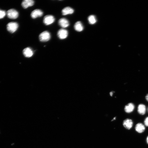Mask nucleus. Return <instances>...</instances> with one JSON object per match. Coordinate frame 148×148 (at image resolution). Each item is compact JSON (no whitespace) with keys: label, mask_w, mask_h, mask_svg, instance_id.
Wrapping results in <instances>:
<instances>
[{"label":"nucleus","mask_w":148,"mask_h":148,"mask_svg":"<svg viewBox=\"0 0 148 148\" xmlns=\"http://www.w3.org/2000/svg\"><path fill=\"white\" fill-rule=\"evenodd\" d=\"M51 38L50 33L47 31L43 32L39 35V40L42 42L48 41L50 40Z\"/></svg>","instance_id":"f257e3e1"},{"label":"nucleus","mask_w":148,"mask_h":148,"mask_svg":"<svg viewBox=\"0 0 148 148\" xmlns=\"http://www.w3.org/2000/svg\"><path fill=\"white\" fill-rule=\"evenodd\" d=\"M18 25L17 23L11 22L9 23L7 26V28L8 31L11 33H14L17 30Z\"/></svg>","instance_id":"f03ea898"},{"label":"nucleus","mask_w":148,"mask_h":148,"mask_svg":"<svg viewBox=\"0 0 148 148\" xmlns=\"http://www.w3.org/2000/svg\"><path fill=\"white\" fill-rule=\"evenodd\" d=\"M6 14L9 18L13 19L17 18L19 15L18 12L14 9L9 10L7 12Z\"/></svg>","instance_id":"7ed1b4c3"},{"label":"nucleus","mask_w":148,"mask_h":148,"mask_svg":"<svg viewBox=\"0 0 148 148\" xmlns=\"http://www.w3.org/2000/svg\"><path fill=\"white\" fill-rule=\"evenodd\" d=\"M55 21L54 16L51 15H48L45 16L43 22L44 24L46 25H50L54 23Z\"/></svg>","instance_id":"20e7f679"},{"label":"nucleus","mask_w":148,"mask_h":148,"mask_svg":"<svg viewBox=\"0 0 148 148\" xmlns=\"http://www.w3.org/2000/svg\"><path fill=\"white\" fill-rule=\"evenodd\" d=\"M57 35L60 39H63L66 38L68 35V32L66 30L61 29L58 31Z\"/></svg>","instance_id":"39448f33"},{"label":"nucleus","mask_w":148,"mask_h":148,"mask_svg":"<svg viewBox=\"0 0 148 148\" xmlns=\"http://www.w3.org/2000/svg\"><path fill=\"white\" fill-rule=\"evenodd\" d=\"M43 15V12L41 10L36 9L32 11L31 14V16L32 18L35 19L38 17H40Z\"/></svg>","instance_id":"423d86ee"},{"label":"nucleus","mask_w":148,"mask_h":148,"mask_svg":"<svg viewBox=\"0 0 148 148\" xmlns=\"http://www.w3.org/2000/svg\"><path fill=\"white\" fill-rule=\"evenodd\" d=\"M23 54L25 57L29 58L32 56L34 54V52L31 48L27 47L23 50Z\"/></svg>","instance_id":"0eeeda50"},{"label":"nucleus","mask_w":148,"mask_h":148,"mask_svg":"<svg viewBox=\"0 0 148 148\" xmlns=\"http://www.w3.org/2000/svg\"><path fill=\"white\" fill-rule=\"evenodd\" d=\"M133 122L132 120L127 118L124 120L123 125L124 127L128 130H130L132 127Z\"/></svg>","instance_id":"6e6552de"},{"label":"nucleus","mask_w":148,"mask_h":148,"mask_svg":"<svg viewBox=\"0 0 148 148\" xmlns=\"http://www.w3.org/2000/svg\"><path fill=\"white\" fill-rule=\"evenodd\" d=\"M58 24L63 28H67L70 25V23L67 19L64 18H61L58 22Z\"/></svg>","instance_id":"1a4fd4ad"},{"label":"nucleus","mask_w":148,"mask_h":148,"mask_svg":"<svg viewBox=\"0 0 148 148\" xmlns=\"http://www.w3.org/2000/svg\"><path fill=\"white\" fill-rule=\"evenodd\" d=\"M34 4V2L33 0H25L22 2V5L23 8L26 9L32 6Z\"/></svg>","instance_id":"9d476101"},{"label":"nucleus","mask_w":148,"mask_h":148,"mask_svg":"<svg viewBox=\"0 0 148 148\" xmlns=\"http://www.w3.org/2000/svg\"><path fill=\"white\" fill-rule=\"evenodd\" d=\"M135 106L132 103H130L126 105L124 108V110L126 113H130L132 112L134 110Z\"/></svg>","instance_id":"9b49d317"},{"label":"nucleus","mask_w":148,"mask_h":148,"mask_svg":"<svg viewBox=\"0 0 148 148\" xmlns=\"http://www.w3.org/2000/svg\"><path fill=\"white\" fill-rule=\"evenodd\" d=\"M74 12V11L73 9L69 7H67L62 10V15H66L72 14Z\"/></svg>","instance_id":"f8f14e48"},{"label":"nucleus","mask_w":148,"mask_h":148,"mask_svg":"<svg viewBox=\"0 0 148 148\" xmlns=\"http://www.w3.org/2000/svg\"><path fill=\"white\" fill-rule=\"evenodd\" d=\"M135 130L137 132L141 133L144 132L145 130V127L142 123H137L135 126Z\"/></svg>","instance_id":"ddd939ff"},{"label":"nucleus","mask_w":148,"mask_h":148,"mask_svg":"<svg viewBox=\"0 0 148 148\" xmlns=\"http://www.w3.org/2000/svg\"><path fill=\"white\" fill-rule=\"evenodd\" d=\"M146 107L144 105L140 104L138 107V112L140 114L143 115L145 114L146 112Z\"/></svg>","instance_id":"4468645a"},{"label":"nucleus","mask_w":148,"mask_h":148,"mask_svg":"<svg viewBox=\"0 0 148 148\" xmlns=\"http://www.w3.org/2000/svg\"><path fill=\"white\" fill-rule=\"evenodd\" d=\"M74 28L76 31L79 32L83 31L84 29L83 25L81 22L79 21L75 23L74 26Z\"/></svg>","instance_id":"2eb2a0df"},{"label":"nucleus","mask_w":148,"mask_h":148,"mask_svg":"<svg viewBox=\"0 0 148 148\" xmlns=\"http://www.w3.org/2000/svg\"><path fill=\"white\" fill-rule=\"evenodd\" d=\"M88 20L89 23L91 25L95 24L97 22L96 17L94 15H91L89 16Z\"/></svg>","instance_id":"dca6fc26"},{"label":"nucleus","mask_w":148,"mask_h":148,"mask_svg":"<svg viewBox=\"0 0 148 148\" xmlns=\"http://www.w3.org/2000/svg\"><path fill=\"white\" fill-rule=\"evenodd\" d=\"M6 13L5 11L0 10V19H1L5 17Z\"/></svg>","instance_id":"f3484780"},{"label":"nucleus","mask_w":148,"mask_h":148,"mask_svg":"<svg viewBox=\"0 0 148 148\" xmlns=\"http://www.w3.org/2000/svg\"><path fill=\"white\" fill-rule=\"evenodd\" d=\"M144 124L146 126H148V117L145 119L144 121Z\"/></svg>","instance_id":"a211bd4d"},{"label":"nucleus","mask_w":148,"mask_h":148,"mask_svg":"<svg viewBox=\"0 0 148 148\" xmlns=\"http://www.w3.org/2000/svg\"><path fill=\"white\" fill-rule=\"evenodd\" d=\"M114 92L113 91H111L110 93V95L111 96H112L114 94Z\"/></svg>","instance_id":"6ab92c4d"},{"label":"nucleus","mask_w":148,"mask_h":148,"mask_svg":"<svg viewBox=\"0 0 148 148\" xmlns=\"http://www.w3.org/2000/svg\"><path fill=\"white\" fill-rule=\"evenodd\" d=\"M146 100L148 101V94H147L146 96Z\"/></svg>","instance_id":"aec40b11"},{"label":"nucleus","mask_w":148,"mask_h":148,"mask_svg":"<svg viewBox=\"0 0 148 148\" xmlns=\"http://www.w3.org/2000/svg\"><path fill=\"white\" fill-rule=\"evenodd\" d=\"M146 142L148 144V136L147 137L146 139Z\"/></svg>","instance_id":"412c9836"},{"label":"nucleus","mask_w":148,"mask_h":148,"mask_svg":"<svg viewBox=\"0 0 148 148\" xmlns=\"http://www.w3.org/2000/svg\"></svg>","instance_id":"4be33fe9"}]
</instances>
